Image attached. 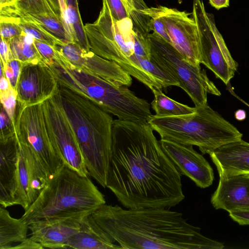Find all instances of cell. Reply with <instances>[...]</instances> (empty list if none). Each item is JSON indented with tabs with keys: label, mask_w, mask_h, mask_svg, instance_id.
<instances>
[{
	"label": "cell",
	"mask_w": 249,
	"mask_h": 249,
	"mask_svg": "<svg viewBox=\"0 0 249 249\" xmlns=\"http://www.w3.org/2000/svg\"><path fill=\"white\" fill-rule=\"evenodd\" d=\"M106 187L124 207L171 208L185 198L181 175L148 124L114 120Z\"/></svg>",
	"instance_id": "6da1fadb"
},
{
	"label": "cell",
	"mask_w": 249,
	"mask_h": 249,
	"mask_svg": "<svg viewBox=\"0 0 249 249\" xmlns=\"http://www.w3.org/2000/svg\"><path fill=\"white\" fill-rule=\"evenodd\" d=\"M97 224L126 249H222L182 213L167 208L124 209L106 203L91 213Z\"/></svg>",
	"instance_id": "7a4b0ae2"
},
{
	"label": "cell",
	"mask_w": 249,
	"mask_h": 249,
	"mask_svg": "<svg viewBox=\"0 0 249 249\" xmlns=\"http://www.w3.org/2000/svg\"><path fill=\"white\" fill-rule=\"evenodd\" d=\"M55 95L74 130L89 175L106 187L112 117L88 98L67 87L58 85Z\"/></svg>",
	"instance_id": "3957f363"
},
{
	"label": "cell",
	"mask_w": 249,
	"mask_h": 249,
	"mask_svg": "<svg viewBox=\"0 0 249 249\" xmlns=\"http://www.w3.org/2000/svg\"><path fill=\"white\" fill-rule=\"evenodd\" d=\"M105 203L104 196L88 176L63 164L49 178L21 218L28 225L39 221L81 218Z\"/></svg>",
	"instance_id": "277c9868"
},
{
	"label": "cell",
	"mask_w": 249,
	"mask_h": 249,
	"mask_svg": "<svg viewBox=\"0 0 249 249\" xmlns=\"http://www.w3.org/2000/svg\"><path fill=\"white\" fill-rule=\"evenodd\" d=\"M58 52L53 62L48 65L58 85L88 98L119 120L148 124L152 114L146 100L126 86L73 66Z\"/></svg>",
	"instance_id": "5b68a950"
},
{
	"label": "cell",
	"mask_w": 249,
	"mask_h": 249,
	"mask_svg": "<svg viewBox=\"0 0 249 249\" xmlns=\"http://www.w3.org/2000/svg\"><path fill=\"white\" fill-rule=\"evenodd\" d=\"M191 113L176 116L152 115L148 124L160 139L184 145L196 146L202 154L242 139L243 134L208 104L195 107Z\"/></svg>",
	"instance_id": "8992f818"
},
{
	"label": "cell",
	"mask_w": 249,
	"mask_h": 249,
	"mask_svg": "<svg viewBox=\"0 0 249 249\" xmlns=\"http://www.w3.org/2000/svg\"><path fill=\"white\" fill-rule=\"evenodd\" d=\"M90 51L119 65L125 72L143 84L151 80L153 64L137 53L131 18L118 21L113 18L104 0L97 20L85 25Z\"/></svg>",
	"instance_id": "52a82bcc"
},
{
	"label": "cell",
	"mask_w": 249,
	"mask_h": 249,
	"mask_svg": "<svg viewBox=\"0 0 249 249\" xmlns=\"http://www.w3.org/2000/svg\"><path fill=\"white\" fill-rule=\"evenodd\" d=\"M151 60L178 83L190 96L195 107L207 104V95L221 93L200 65L186 61L170 43L153 33L148 35Z\"/></svg>",
	"instance_id": "ba28073f"
},
{
	"label": "cell",
	"mask_w": 249,
	"mask_h": 249,
	"mask_svg": "<svg viewBox=\"0 0 249 249\" xmlns=\"http://www.w3.org/2000/svg\"><path fill=\"white\" fill-rule=\"evenodd\" d=\"M192 17L198 29L201 64L227 85L234 77L238 64L219 32L213 15L206 11L202 0H193Z\"/></svg>",
	"instance_id": "9c48e42d"
},
{
	"label": "cell",
	"mask_w": 249,
	"mask_h": 249,
	"mask_svg": "<svg viewBox=\"0 0 249 249\" xmlns=\"http://www.w3.org/2000/svg\"><path fill=\"white\" fill-rule=\"evenodd\" d=\"M15 130L16 139L29 147L49 178L62 167L63 163L50 141L42 103L24 106L18 102Z\"/></svg>",
	"instance_id": "30bf717a"
},
{
	"label": "cell",
	"mask_w": 249,
	"mask_h": 249,
	"mask_svg": "<svg viewBox=\"0 0 249 249\" xmlns=\"http://www.w3.org/2000/svg\"><path fill=\"white\" fill-rule=\"evenodd\" d=\"M46 126L54 150L63 164L88 176L85 160L74 130L54 95L42 103Z\"/></svg>",
	"instance_id": "8fae6325"
},
{
	"label": "cell",
	"mask_w": 249,
	"mask_h": 249,
	"mask_svg": "<svg viewBox=\"0 0 249 249\" xmlns=\"http://www.w3.org/2000/svg\"><path fill=\"white\" fill-rule=\"evenodd\" d=\"M161 12L171 44L186 61L194 65H200V41L194 18L185 11L165 6H161Z\"/></svg>",
	"instance_id": "7c38bea8"
},
{
	"label": "cell",
	"mask_w": 249,
	"mask_h": 249,
	"mask_svg": "<svg viewBox=\"0 0 249 249\" xmlns=\"http://www.w3.org/2000/svg\"><path fill=\"white\" fill-rule=\"evenodd\" d=\"M58 83L42 61L22 63L15 89L17 101L24 106L40 104L58 91Z\"/></svg>",
	"instance_id": "4fadbf2b"
},
{
	"label": "cell",
	"mask_w": 249,
	"mask_h": 249,
	"mask_svg": "<svg viewBox=\"0 0 249 249\" xmlns=\"http://www.w3.org/2000/svg\"><path fill=\"white\" fill-rule=\"evenodd\" d=\"M17 140L19 158L14 205L26 210L37 198L49 178L29 147Z\"/></svg>",
	"instance_id": "5bb4252c"
},
{
	"label": "cell",
	"mask_w": 249,
	"mask_h": 249,
	"mask_svg": "<svg viewBox=\"0 0 249 249\" xmlns=\"http://www.w3.org/2000/svg\"><path fill=\"white\" fill-rule=\"evenodd\" d=\"M55 47L73 66L96 74L118 84L129 87L132 77L114 62L91 51H86L73 42L61 43Z\"/></svg>",
	"instance_id": "9a60e30c"
},
{
	"label": "cell",
	"mask_w": 249,
	"mask_h": 249,
	"mask_svg": "<svg viewBox=\"0 0 249 249\" xmlns=\"http://www.w3.org/2000/svg\"><path fill=\"white\" fill-rule=\"evenodd\" d=\"M159 142L181 175L188 177L201 188H207L212 184L214 179L212 167L192 145H184L162 139Z\"/></svg>",
	"instance_id": "2e32d148"
},
{
	"label": "cell",
	"mask_w": 249,
	"mask_h": 249,
	"mask_svg": "<svg viewBox=\"0 0 249 249\" xmlns=\"http://www.w3.org/2000/svg\"><path fill=\"white\" fill-rule=\"evenodd\" d=\"M83 217L31 223L30 238L42 249H65L70 238L79 229Z\"/></svg>",
	"instance_id": "e0dca14e"
},
{
	"label": "cell",
	"mask_w": 249,
	"mask_h": 249,
	"mask_svg": "<svg viewBox=\"0 0 249 249\" xmlns=\"http://www.w3.org/2000/svg\"><path fill=\"white\" fill-rule=\"evenodd\" d=\"M211 202L215 209L228 212L236 209L249 210V175L219 178Z\"/></svg>",
	"instance_id": "ac0fdd59"
},
{
	"label": "cell",
	"mask_w": 249,
	"mask_h": 249,
	"mask_svg": "<svg viewBox=\"0 0 249 249\" xmlns=\"http://www.w3.org/2000/svg\"><path fill=\"white\" fill-rule=\"evenodd\" d=\"M209 155L219 178L249 175V143L242 139L224 145Z\"/></svg>",
	"instance_id": "d6986e66"
},
{
	"label": "cell",
	"mask_w": 249,
	"mask_h": 249,
	"mask_svg": "<svg viewBox=\"0 0 249 249\" xmlns=\"http://www.w3.org/2000/svg\"><path fill=\"white\" fill-rule=\"evenodd\" d=\"M19 151L15 135L0 142V204L7 208L14 205L16 189Z\"/></svg>",
	"instance_id": "ffe728a7"
},
{
	"label": "cell",
	"mask_w": 249,
	"mask_h": 249,
	"mask_svg": "<svg viewBox=\"0 0 249 249\" xmlns=\"http://www.w3.org/2000/svg\"><path fill=\"white\" fill-rule=\"evenodd\" d=\"M114 242L115 240L102 229L90 213L83 217L79 229L70 238L65 249H122Z\"/></svg>",
	"instance_id": "44dd1931"
},
{
	"label": "cell",
	"mask_w": 249,
	"mask_h": 249,
	"mask_svg": "<svg viewBox=\"0 0 249 249\" xmlns=\"http://www.w3.org/2000/svg\"><path fill=\"white\" fill-rule=\"evenodd\" d=\"M29 225L22 219L12 217L0 207V249H42L28 237Z\"/></svg>",
	"instance_id": "7402d4cb"
},
{
	"label": "cell",
	"mask_w": 249,
	"mask_h": 249,
	"mask_svg": "<svg viewBox=\"0 0 249 249\" xmlns=\"http://www.w3.org/2000/svg\"><path fill=\"white\" fill-rule=\"evenodd\" d=\"M61 18L74 42L86 51H90L89 43L80 14L78 3L66 5Z\"/></svg>",
	"instance_id": "603a6c76"
},
{
	"label": "cell",
	"mask_w": 249,
	"mask_h": 249,
	"mask_svg": "<svg viewBox=\"0 0 249 249\" xmlns=\"http://www.w3.org/2000/svg\"><path fill=\"white\" fill-rule=\"evenodd\" d=\"M161 89H154L152 90L154 99L151 107L157 117H170L190 114L195 111V107L178 102L165 95Z\"/></svg>",
	"instance_id": "cb8c5ba5"
},
{
	"label": "cell",
	"mask_w": 249,
	"mask_h": 249,
	"mask_svg": "<svg viewBox=\"0 0 249 249\" xmlns=\"http://www.w3.org/2000/svg\"><path fill=\"white\" fill-rule=\"evenodd\" d=\"M27 15L60 41L63 43L73 42L62 19L55 14L43 13Z\"/></svg>",
	"instance_id": "d4e9b609"
},
{
	"label": "cell",
	"mask_w": 249,
	"mask_h": 249,
	"mask_svg": "<svg viewBox=\"0 0 249 249\" xmlns=\"http://www.w3.org/2000/svg\"><path fill=\"white\" fill-rule=\"evenodd\" d=\"M34 41L33 37L25 33L9 40L12 58L22 63L42 61Z\"/></svg>",
	"instance_id": "484cf974"
},
{
	"label": "cell",
	"mask_w": 249,
	"mask_h": 249,
	"mask_svg": "<svg viewBox=\"0 0 249 249\" xmlns=\"http://www.w3.org/2000/svg\"><path fill=\"white\" fill-rule=\"evenodd\" d=\"M18 23L24 33L34 39L55 47L63 43L53 36L27 15L19 17Z\"/></svg>",
	"instance_id": "4316f807"
},
{
	"label": "cell",
	"mask_w": 249,
	"mask_h": 249,
	"mask_svg": "<svg viewBox=\"0 0 249 249\" xmlns=\"http://www.w3.org/2000/svg\"><path fill=\"white\" fill-rule=\"evenodd\" d=\"M129 10L133 29L147 35L149 33V18L143 11L148 8L143 0H123Z\"/></svg>",
	"instance_id": "83f0119b"
},
{
	"label": "cell",
	"mask_w": 249,
	"mask_h": 249,
	"mask_svg": "<svg viewBox=\"0 0 249 249\" xmlns=\"http://www.w3.org/2000/svg\"><path fill=\"white\" fill-rule=\"evenodd\" d=\"M161 6L147 8L143 11L144 15L149 18V28L156 36L171 44L170 38L161 17Z\"/></svg>",
	"instance_id": "f1b7e54d"
},
{
	"label": "cell",
	"mask_w": 249,
	"mask_h": 249,
	"mask_svg": "<svg viewBox=\"0 0 249 249\" xmlns=\"http://www.w3.org/2000/svg\"><path fill=\"white\" fill-rule=\"evenodd\" d=\"M17 10L19 17L43 13L55 14L47 0H17Z\"/></svg>",
	"instance_id": "f546056e"
},
{
	"label": "cell",
	"mask_w": 249,
	"mask_h": 249,
	"mask_svg": "<svg viewBox=\"0 0 249 249\" xmlns=\"http://www.w3.org/2000/svg\"><path fill=\"white\" fill-rule=\"evenodd\" d=\"M18 17L0 16V34L1 38L9 40L24 33L18 23Z\"/></svg>",
	"instance_id": "4dcf8cb0"
},
{
	"label": "cell",
	"mask_w": 249,
	"mask_h": 249,
	"mask_svg": "<svg viewBox=\"0 0 249 249\" xmlns=\"http://www.w3.org/2000/svg\"><path fill=\"white\" fill-rule=\"evenodd\" d=\"M22 63L18 60L12 58L3 65L0 63V67L3 71V76L9 81L10 85L15 90L20 73Z\"/></svg>",
	"instance_id": "1f68e13d"
},
{
	"label": "cell",
	"mask_w": 249,
	"mask_h": 249,
	"mask_svg": "<svg viewBox=\"0 0 249 249\" xmlns=\"http://www.w3.org/2000/svg\"><path fill=\"white\" fill-rule=\"evenodd\" d=\"M1 105L15 124L17 98L16 90L12 87L7 91L0 92Z\"/></svg>",
	"instance_id": "d6a6232c"
},
{
	"label": "cell",
	"mask_w": 249,
	"mask_h": 249,
	"mask_svg": "<svg viewBox=\"0 0 249 249\" xmlns=\"http://www.w3.org/2000/svg\"><path fill=\"white\" fill-rule=\"evenodd\" d=\"M112 17L118 21L130 18L128 8L123 0H104Z\"/></svg>",
	"instance_id": "836d02e7"
},
{
	"label": "cell",
	"mask_w": 249,
	"mask_h": 249,
	"mask_svg": "<svg viewBox=\"0 0 249 249\" xmlns=\"http://www.w3.org/2000/svg\"><path fill=\"white\" fill-rule=\"evenodd\" d=\"M0 122V142H4L15 135V130L14 123L2 106L1 107Z\"/></svg>",
	"instance_id": "e575fe53"
},
{
	"label": "cell",
	"mask_w": 249,
	"mask_h": 249,
	"mask_svg": "<svg viewBox=\"0 0 249 249\" xmlns=\"http://www.w3.org/2000/svg\"><path fill=\"white\" fill-rule=\"evenodd\" d=\"M35 45L41 56L42 62L47 65L53 63L58 51L54 46L35 39Z\"/></svg>",
	"instance_id": "d590c367"
},
{
	"label": "cell",
	"mask_w": 249,
	"mask_h": 249,
	"mask_svg": "<svg viewBox=\"0 0 249 249\" xmlns=\"http://www.w3.org/2000/svg\"><path fill=\"white\" fill-rule=\"evenodd\" d=\"M17 2V0H0V16L19 17Z\"/></svg>",
	"instance_id": "8d00e7d4"
},
{
	"label": "cell",
	"mask_w": 249,
	"mask_h": 249,
	"mask_svg": "<svg viewBox=\"0 0 249 249\" xmlns=\"http://www.w3.org/2000/svg\"><path fill=\"white\" fill-rule=\"evenodd\" d=\"M229 216L240 225H249V210L236 209L229 212Z\"/></svg>",
	"instance_id": "74e56055"
},
{
	"label": "cell",
	"mask_w": 249,
	"mask_h": 249,
	"mask_svg": "<svg viewBox=\"0 0 249 249\" xmlns=\"http://www.w3.org/2000/svg\"><path fill=\"white\" fill-rule=\"evenodd\" d=\"M0 63L6 64L7 62L12 58L9 40L0 38Z\"/></svg>",
	"instance_id": "f35d334b"
},
{
	"label": "cell",
	"mask_w": 249,
	"mask_h": 249,
	"mask_svg": "<svg viewBox=\"0 0 249 249\" xmlns=\"http://www.w3.org/2000/svg\"><path fill=\"white\" fill-rule=\"evenodd\" d=\"M47 0L55 14L61 18V10L63 9L65 6L64 0Z\"/></svg>",
	"instance_id": "ab89813d"
},
{
	"label": "cell",
	"mask_w": 249,
	"mask_h": 249,
	"mask_svg": "<svg viewBox=\"0 0 249 249\" xmlns=\"http://www.w3.org/2000/svg\"><path fill=\"white\" fill-rule=\"evenodd\" d=\"M210 4L216 10L227 8L230 6V0H209Z\"/></svg>",
	"instance_id": "60d3db41"
},
{
	"label": "cell",
	"mask_w": 249,
	"mask_h": 249,
	"mask_svg": "<svg viewBox=\"0 0 249 249\" xmlns=\"http://www.w3.org/2000/svg\"><path fill=\"white\" fill-rule=\"evenodd\" d=\"M11 86L9 80L4 76L0 77V92H3L9 90Z\"/></svg>",
	"instance_id": "b9f144b4"
},
{
	"label": "cell",
	"mask_w": 249,
	"mask_h": 249,
	"mask_svg": "<svg viewBox=\"0 0 249 249\" xmlns=\"http://www.w3.org/2000/svg\"><path fill=\"white\" fill-rule=\"evenodd\" d=\"M234 116L236 120L243 121L246 118V112L244 110L238 109L235 112Z\"/></svg>",
	"instance_id": "7bdbcfd3"
},
{
	"label": "cell",
	"mask_w": 249,
	"mask_h": 249,
	"mask_svg": "<svg viewBox=\"0 0 249 249\" xmlns=\"http://www.w3.org/2000/svg\"><path fill=\"white\" fill-rule=\"evenodd\" d=\"M227 89L229 90L230 92L233 95L234 97H235L236 98H237L239 100H240L241 102L243 103L244 104L247 105L249 107V104L247 103L246 102L244 101L242 99L240 98L238 96H237L235 93L234 92L232 87L231 86L230 83L227 85Z\"/></svg>",
	"instance_id": "ee69618b"
}]
</instances>
